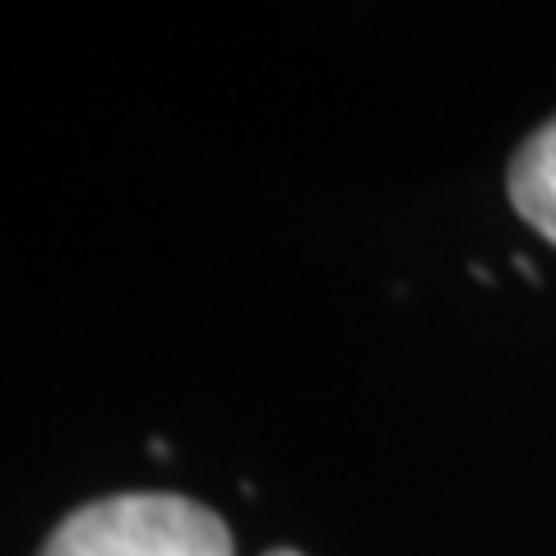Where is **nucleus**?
Masks as SVG:
<instances>
[{
	"label": "nucleus",
	"mask_w": 556,
	"mask_h": 556,
	"mask_svg": "<svg viewBox=\"0 0 556 556\" xmlns=\"http://www.w3.org/2000/svg\"><path fill=\"white\" fill-rule=\"evenodd\" d=\"M38 556H237L223 515L177 492H121L70 510Z\"/></svg>",
	"instance_id": "1"
},
{
	"label": "nucleus",
	"mask_w": 556,
	"mask_h": 556,
	"mask_svg": "<svg viewBox=\"0 0 556 556\" xmlns=\"http://www.w3.org/2000/svg\"><path fill=\"white\" fill-rule=\"evenodd\" d=\"M265 556H302V552H292V547H274V552H265Z\"/></svg>",
	"instance_id": "3"
},
{
	"label": "nucleus",
	"mask_w": 556,
	"mask_h": 556,
	"mask_svg": "<svg viewBox=\"0 0 556 556\" xmlns=\"http://www.w3.org/2000/svg\"><path fill=\"white\" fill-rule=\"evenodd\" d=\"M506 195L519 223L556 247V116L529 130V139L515 149L506 167Z\"/></svg>",
	"instance_id": "2"
}]
</instances>
